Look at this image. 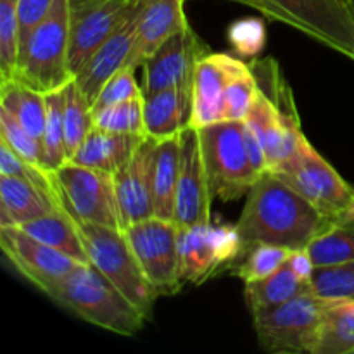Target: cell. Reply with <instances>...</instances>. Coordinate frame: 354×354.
I'll return each instance as SVG.
<instances>
[{"instance_id": "cell-1", "label": "cell", "mask_w": 354, "mask_h": 354, "mask_svg": "<svg viewBox=\"0 0 354 354\" xmlns=\"http://www.w3.org/2000/svg\"><path fill=\"white\" fill-rule=\"evenodd\" d=\"M335 223L275 173L265 171L249 189L235 227L245 254L258 244L282 245L292 251L306 249Z\"/></svg>"}, {"instance_id": "cell-2", "label": "cell", "mask_w": 354, "mask_h": 354, "mask_svg": "<svg viewBox=\"0 0 354 354\" xmlns=\"http://www.w3.org/2000/svg\"><path fill=\"white\" fill-rule=\"evenodd\" d=\"M251 68L261 75L266 83L256 78L258 93L244 121L261 142L268 171H273L296 154L306 135L301 130L292 90L280 75L277 62L265 59L252 62Z\"/></svg>"}, {"instance_id": "cell-3", "label": "cell", "mask_w": 354, "mask_h": 354, "mask_svg": "<svg viewBox=\"0 0 354 354\" xmlns=\"http://www.w3.org/2000/svg\"><path fill=\"white\" fill-rule=\"evenodd\" d=\"M50 299L82 320L120 335H135L145 322L144 315L90 263H80Z\"/></svg>"}, {"instance_id": "cell-4", "label": "cell", "mask_w": 354, "mask_h": 354, "mask_svg": "<svg viewBox=\"0 0 354 354\" xmlns=\"http://www.w3.org/2000/svg\"><path fill=\"white\" fill-rule=\"evenodd\" d=\"M14 78L44 95L75 80L69 66V3L55 0L50 12L33 28L19 48Z\"/></svg>"}, {"instance_id": "cell-5", "label": "cell", "mask_w": 354, "mask_h": 354, "mask_svg": "<svg viewBox=\"0 0 354 354\" xmlns=\"http://www.w3.org/2000/svg\"><path fill=\"white\" fill-rule=\"evenodd\" d=\"M259 10L354 61V19L346 0H230Z\"/></svg>"}, {"instance_id": "cell-6", "label": "cell", "mask_w": 354, "mask_h": 354, "mask_svg": "<svg viewBox=\"0 0 354 354\" xmlns=\"http://www.w3.org/2000/svg\"><path fill=\"white\" fill-rule=\"evenodd\" d=\"M90 265L95 266L124 297L140 311L145 320L151 318L158 292L145 277L123 228L78 223Z\"/></svg>"}, {"instance_id": "cell-7", "label": "cell", "mask_w": 354, "mask_h": 354, "mask_svg": "<svg viewBox=\"0 0 354 354\" xmlns=\"http://www.w3.org/2000/svg\"><path fill=\"white\" fill-rule=\"evenodd\" d=\"M244 130V121H220L199 128L211 192L225 203L248 196L263 175L249 158Z\"/></svg>"}, {"instance_id": "cell-8", "label": "cell", "mask_w": 354, "mask_h": 354, "mask_svg": "<svg viewBox=\"0 0 354 354\" xmlns=\"http://www.w3.org/2000/svg\"><path fill=\"white\" fill-rule=\"evenodd\" d=\"M272 173L337 223L354 197L353 187L311 145L308 138H304L289 161L280 165Z\"/></svg>"}, {"instance_id": "cell-9", "label": "cell", "mask_w": 354, "mask_h": 354, "mask_svg": "<svg viewBox=\"0 0 354 354\" xmlns=\"http://www.w3.org/2000/svg\"><path fill=\"white\" fill-rule=\"evenodd\" d=\"M325 301L311 290L252 315L259 346L268 353H311Z\"/></svg>"}, {"instance_id": "cell-10", "label": "cell", "mask_w": 354, "mask_h": 354, "mask_svg": "<svg viewBox=\"0 0 354 354\" xmlns=\"http://www.w3.org/2000/svg\"><path fill=\"white\" fill-rule=\"evenodd\" d=\"M244 254L235 225H192L180 227L178 256L182 283L203 286L214 275L230 268Z\"/></svg>"}, {"instance_id": "cell-11", "label": "cell", "mask_w": 354, "mask_h": 354, "mask_svg": "<svg viewBox=\"0 0 354 354\" xmlns=\"http://www.w3.org/2000/svg\"><path fill=\"white\" fill-rule=\"evenodd\" d=\"M55 176L66 209L78 223L123 228L114 175L68 161Z\"/></svg>"}, {"instance_id": "cell-12", "label": "cell", "mask_w": 354, "mask_h": 354, "mask_svg": "<svg viewBox=\"0 0 354 354\" xmlns=\"http://www.w3.org/2000/svg\"><path fill=\"white\" fill-rule=\"evenodd\" d=\"M178 230L175 221L159 216L124 228V235L159 297L173 296L183 287L180 279Z\"/></svg>"}, {"instance_id": "cell-13", "label": "cell", "mask_w": 354, "mask_h": 354, "mask_svg": "<svg viewBox=\"0 0 354 354\" xmlns=\"http://www.w3.org/2000/svg\"><path fill=\"white\" fill-rule=\"evenodd\" d=\"M0 249L14 270L48 297L80 265L19 227H0Z\"/></svg>"}, {"instance_id": "cell-14", "label": "cell", "mask_w": 354, "mask_h": 354, "mask_svg": "<svg viewBox=\"0 0 354 354\" xmlns=\"http://www.w3.org/2000/svg\"><path fill=\"white\" fill-rule=\"evenodd\" d=\"M133 0H68L69 66L73 75L123 23Z\"/></svg>"}, {"instance_id": "cell-15", "label": "cell", "mask_w": 354, "mask_h": 354, "mask_svg": "<svg viewBox=\"0 0 354 354\" xmlns=\"http://www.w3.org/2000/svg\"><path fill=\"white\" fill-rule=\"evenodd\" d=\"M207 54V47L187 24L169 37L151 57L142 64V90L144 95L173 86L192 85L197 62Z\"/></svg>"}, {"instance_id": "cell-16", "label": "cell", "mask_w": 354, "mask_h": 354, "mask_svg": "<svg viewBox=\"0 0 354 354\" xmlns=\"http://www.w3.org/2000/svg\"><path fill=\"white\" fill-rule=\"evenodd\" d=\"M213 192L204 165L199 128L187 127L183 130L182 166L175 197V221L178 227H192L211 221Z\"/></svg>"}, {"instance_id": "cell-17", "label": "cell", "mask_w": 354, "mask_h": 354, "mask_svg": "<svg viewBox=\"0 0 354 354\" xmlns=\"http://www.w3.org/2000/svg\"><path fill=\"white\" fill-rule=\"evenodd\" d=\"M140 9L142 0H133L123 23L104 40V44L90 55L88 61L75 75L76 85L92 106L107 80L120 69L127 68L137 37Z\"/></svg>"}, {"instance_id": "cell-18", "label": "cell", "mask_w": 354, "mask_h": 354, "mask_svg": "<svg viewBox=\"0 0 354 354\" xmlns=\"http://www.w3.org/2000/svg\"><path fill=\"white\" fill-rule=\"evenodd\" d=\"M156 138L145 137L130 161L114 175L123 228L154 216Z\"/></svg>"}, {"instance_id": "cell-19", "label": "cell", "mask_w": 354, "mask_h": 354, "mask_svg": "<svg viewBox=\"0 0 354 354\" xmlns=\"http://www.w3.org/2000/svg\"><path fill=\"white\" fill-rule=\"evenodd\" d=\"M245 66L228 54L207 52L197 62L192 83V118L190 127L203 128L223 121L225 92L230 80Z\"/></svg>"}, {"instance_id": "cell-20", "label": "cell", "mask_w": 354, "mask_h": 354, "mask_svg": "<svg viewBox=\"0 0 354 354\" xmlns=\"http://www.w3.org/2000/svg\"><path fill=\"white\" fill-rule=\"evenodd\" d=\"M183 3L185 0H142L137 37L127 66H142L169 37L190 24Z\"/></svg>"}, {"instance_id": "cell-21", "label": "cell", "mask_w": 354, "mask_h": 354, "mask_svg": "<svg viewBox=\"0 0 354 354\" xmlns=\"http://www.w3.org/2000/svg\"><path fill=\"white\" fill-rule=\"evenodd\" d=\"M144 118L147 135L156 140L182 133L192 118V85L144 95Z\"/></svg>"}, {"instance_id": "cell-22", "label": "cell", "mask_w": 354, "mask_h": 354, "mask_svg": "<svg viewBox=\"0 0 354 354\" xmlns=\"http://www.w3.org/2000/svg\"><path fill=\"white\" fill-rule=\"evenodd\" d=\"M147 135H123L111 133L93 127L88 137L83 140L78 151L69 159L71 162L86 168L116 175L135 154L138 145Z\"/></svg>"}, {"instance_id": "cell-23", "label": "cell", "mask_w": 354, "mask_h": 354, "mask_svg": "<svg viewBox=\"0 0 354 354\" xmlns=\"http://www.w3.org/2000/svg\"><path fill=\"white\" fill-rule=\"evenodd\" d=\"M55 209L41 190L28 180L0 175V227H21Z\"/></svg>"}, {"instance_id": "cell-24", "label": "cell", "mask_w": 354, "mask_h": 354, "mask_svg": "<svg viewBox=\"0 0 354 354\" xmlns=\"http://www.w3.org/2000/svg\"><path fill=\"white\" fill-rule=\"evenodd\" d=\"M183 131L173 137L156 140L154 149V216L173 220L175 197L182 166Z\"/></svg>"}, {"instance_id": "cell-25", "label": "cell", "mask_w": 354, "mask_h": 354, "mask_svg": "<svg viewBox=\"0 0 354 354\" xmlns=\"http://www.w3.org/2000/svg\"><path fill=\"white\" fill-rule=\"evenodd\" d=\"M0 109L9 113L28 133L41 144L47 124L45 95L17 78H3L0 85Z\"/></svg>"}, {"instance_id": "cell-26", "label": "cell", "mask_w": 354, "mask_h": 354, "mask_svg": "<svg viewBox=\"0 0 354 354\" xmlns=\"http://www.w3.org/2000/svg\"><path fill=\"white\" fill-rule=\"evenodd\" d=\"M19 228H23L26 234H30L37 241L69 256L75 261L90 263L78 221L68 211L52 209L50 213L44 214L37 220L28 221V223L21 225Z\"/></svg>"}, {"instance_id": "cell-27", "label": "cell", "mask_w": 354, "mask_h": 354, "mask_svg": "<svg viewBox=\"0 0 354 354\" xmlns=\"http://www.w3.org/2000/svg\"><path fill=\"white\" fill-rule=\"evenodd\" d=\"M351 353H354V299L325 301L310 354Z\"/></svg>"}, {"instance_id": "cell-28", "label": "cell", "mask_w": 354, "mask_h": 354, "mask_svg": "<svg viewBox=\"0 0 354 354\" xmlns=\"http://www.w3.org/2000/svg\"><path fill=\"white\" fill-rule=\"evenodd\" d=\"M308 290H310V283L297 277V273L290 268L289 259H287L282 268L277 270L266 279L245 283L244 297L248 308L254 315L258 311L279 306V304L286 303V301L292 299L299 294L308 292Z\"/></svg>"}, {"instance_id": "cell-29", "label": "cell", "mask_w": 354, "mask_h": 354, "mask_svg": "<svg viewBox=\"0 0 354 354\" xmlns=\"http://www.w3.org/2000/svg\"><path fill=\"white\" fill-rule=\"evenodd\" d=\"M64 97L66 86L47 93V124L41 140V166L48 171H57L68 162L64 135Z\"/></svg>"}, {"instance_id": "cell-30", "label": "cell", "mask_w": 354, "mask_h": 354, "mask_svg": "<svg viewBox=\"0 0 354 354\" xmlns=\"http://www.w3.org/2000/svg\"><path fill=\"white\" fill-rule=\"evenodd\" d=\"M315 266L354 261V221H339L306 248Z\"/></svg>"}, {"instance_id": "cell-31", "label": "cell", "mask_w": 354, "mask_h": 354, "mask_svg": "<svg viewBox=\"0 0 354 354\" xmlns=\"http://www.w3.org/2000/svg\"><path fill=\"white\" fill-rule=\"evenodd\" d=\"M93 130V111L92 104L86 100L80 86L73 80L66 86L64 97V135H66V154L68 161L73 158L80 145L83 144L90 131Z\"/></svg>"}, {"instance_id": "cell-32", "label": "cell", "mask_w": 354, "mask_h": 354, "mask_svg": "<svg viewBox=\"0 0 354 354\" xmlns=\"http://www.w3.org/2000/svg\"><path fill=\"white\" fill-rule=\"evenodd\" d=\"M93 127L111 131V133L147 135L144 118V95L95 111Z\"/></svg>"}, {"instance_id": "cell-33", "label": "cell", "mask_w": 354, "mask_h": 354, "mask_svg": "<svg viewBox=\"0 0 354 354\" xmlns=\"http://www.w3.org/2000/svg\"><path fill=\"white\" fill-rule=\"evenodd\" d=\"M292 254V249L273 244L252 245L244 254V261L234 268V273L244 283L258 282L282 268Z\"/></svg>"}, {"instance_id": "cell-34", "label": "cell", "mask_w": 354, "mask_h": 354, "mask_svg": "<svg viewBox=\"0 0 354 354\" xmlns=\"http://www.w3.org/2000/svg\"><path fill=\"white\" fill-rule=\"evenodd\" d=\"M19 57V0H0V78L16 75Z\"/></svg>"}, {"instance_id": "cell-35", "label": "cell", "mask_w": 354, "mask_h": 354, "mask_svg": "<svg viewBox=\"0 0 354 354\" xmlns=\"http://www.w3.org/2000/svg\"><path fill=\"white\" fill-rule=\"evenodd\" d=\"M310 290L325 301L354 299V261L315 268Z\"/></svg>"}, {"instance_id": "cell-36", "label": "cell", "mask_w": 354, "mask_h": 354, "mask_svg": "<svg viewBox=\"0 0 354 354\" xmlns=\"http://www.w3.org/2000/svg\"><path fill=\"white\" fill-rule=\"evenodd\" d=\"M256 93H258V80L251 66L245 64L227 86L223 121H244L254 104Z\"/></svg>"}, {"instance_id": "cell-37", "label": "cell", "mask_w": 354, "mask_h": 354, "mask_svg": "<svg viewBox=\"0 0 354 354\" xmlns=\"http://www.w3.org/2000/svg\"><path fill=\"white\" fill-rule=\"evenodd\" d=\"M135 69L137 68H127L120 69L116 75L111 76L106 82V85L102 86L100 93L97 95L95 102H93L92 111L104 109L107 106H114V104L124 102V100L137 99V97L144 95V90L142 85H138L137 78H135Z\"/></svg>"}, {"instance_id": "cell-38", "label": "cell", "mask_w": 354, "mask_h": 354, "mask_svg": "<svg viewBox=\"0 0 354 354\" xmlns=\"http://www.w3.org/2000/svg\"><path fill=\"white\" fill-rule=\"evenodd\" d=\"M0 138L28 162L41 166V144L31 137L9 113L0 109Z\"/></svg>"}, {"instance_id": "cell-39", "label": "cell", "mask_w": 354, "mask_h": 354, "mask_svg": "<svg viewBox=\"0 0 354 354\" xmlns=\"http://www.w3.org/2000/svg\"><path fill=\"white\" fill-rule=\"evenodd\" d=\"M228 38L241 54H256L265 47V26L259 19H242L230 26Z\"/></svg>"}, {"instance_id": "cell-40", "label": "cell", "mask_w": 354, "mask_h": 354, "mask_svg": "<svg viewBox=\"0 0 354 354\" xmlns=\"http://www.w3.org/2000/svg\"><path fill=\"white\" fill-rule=\"evenodd\" d=\"M54 3L55 0H19V48Z\"/></svg>"}, {"instance_id": "cell-41", "label": "cell", "mask_w": 354, "mask_h": 354, "mask_svg": "<svg viewBox=\"0 0 354 354\" xmlns=\"http://www.w3.org/2000/svg\"><path fill=\"white\" fill-rule=\"evenodd\" d=\"M289 265L294 272L297 273V277L304 280V282L310 283L311 282V277H313L315 272V263L311 261L310 254H308L306 249H297V251H292L289 258Z\"/></svg>"}, {"instance_id": "cell-42", "label": "cell", "mask_w": 354, "mask_h": 354, "mask_svg": "<svg viewBox=\"0 0 354 354\" xmlns=\"http://www.w3.org/2000/svg\"><path fill=\"white\" fill-rule=\"evenodd\" d=\"M341 221H354V197H353L351 204L348 206V209H346L344 214H342Z\"/></svg>"}, {"instance_id": "cell-43", "label": "cell", "mask_w": 354, "mask_h": 354, "mask_svg": "<svg viewBox=\"0 0 354 354\" xmlns=\"http://www.w3.org/2000/svg\"><path fill=\"white\" fill-rule=\"evenodd\" d=\"M346 3H348L349 10H351V14H353V19H354V0H346Z\"/></svg>"}]
</instances>
